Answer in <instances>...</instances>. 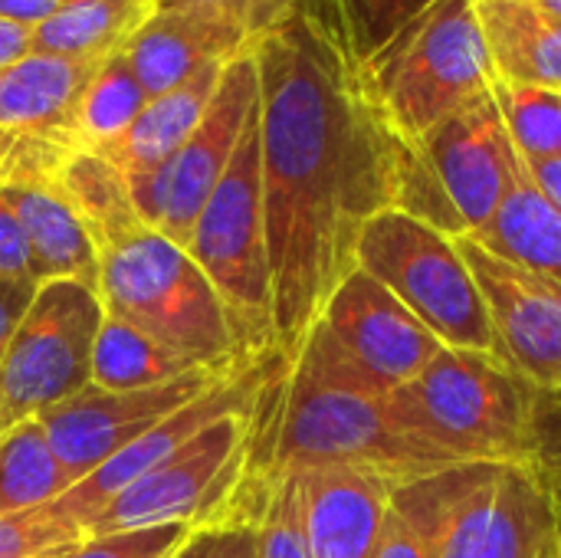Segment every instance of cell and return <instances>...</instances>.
<instances>
[{
    "label": "cell",
    "mask_w": 561,
    "mask_h": 558,
    "mask_svg": "<svg viewBox=\"0 0 561 558\" xmlns=\"http://www.w3.org/2000/svg\"><path fill=\"white\" fill-rule=\"evenodd\" d=\"M240 493L250 513L256 558H316L296 470L270 467L263 474H250L243 477Z\"/></svg>",
    "instance_id": "cell-26"
},
{
    "label": "cell",
    "mask_w": 561,
    "mask_h": 558,
    "mask_svg": "<svg viewBox=\"0 0 561 558\" xmlns=\"http://www.w3.org/2000/svg\"><path fill=\"white\" fill-rule=\"evenodd\" d=\"M273 424V454L266 470L362 467L408 483L460 467L404 434L388 408V395L348 382L316 378L299 368H289L283 378V401Z\"/></svg>",
    "instance_id": "cell-4"
},
{
    "label": "cell",
    "mask_w": 561,
    "mask_h": 558,
    "mask_svg": "<svg viewBox=\"0 0 561 558\" xmlns=\"http://www.w3.org/2000/svg\"><path fill=\"white\" fill-rule=\"evenodd\" d=\"M556 401H561V395H556Z\"/></svg>",
    "instance_id": "cell-45"
},
{
    "label": "cell",
    "mask_w": 561,
    "mask_h": 558,
    "mask_svg": "<svg viewBox=\"0 0 561 558\" xmlns=\"http://www.w3.org/2000/svg\"><path fill=\"white\" fill-rule=\"evenodd\" d=\"M79 543H82V533L62 520H53L49 513H43V506L0 516V558H33L49 549H69Z\"/></svg>",
    "instance_id": "cell-32"
},
{
    "label": "cell",
    "mask_w": 561,
    "mask_h": 558,
    "mask_svg": "<svg viewBox=\"0 0 561 558\" xmlns=\"http://www.w3.org/2000/svg\"><path fill=\"white\" fill-rule=\"evenodd\" d=\"M437 0H325L329 23L355 66H368L414 16Z\"/></svg>",
    "instance_id": "cell-30"
},
{
    "label": "cell",
    "mask_w": 561,
    "mask_h": 558,
    "mask_svg": "<svg viewBox=\"0 0 561 558\" xmlns=\"http://www.w3.org/2000/svg\"><path fill=\"white\" fill-rule=\"evenodd\" d=\"M33 293H36V283L0 276V358H3V352L10 345L20 319L26 316V309L33 303Z\"/></svg>",
    "instance_id": "cell-36"
},
{
    "label": "cell",
    "mask_w": 561,
    "mask_h": 558,
    "mask_svg": "<svg viewBox=\"0 0 561 558\" xmlns=\"http://www.w3.org/2000/svg\"><path fill=\"white\" fill-rule=\"evenodd\" d=\"M217 539H220V529H201L174 558H210L217 549Z\"/></svg>",
    "instance_id": "cell-41"
},
{
    "label": "cell",
    "mask_w": 561,
    "mask_h": 558,
    "mask_svg": "<svg viewBox=\"0 0 561 558\" xmlns=\"http://www.w3.org/2000/svg\"><path fill=\"white\" fill-rule=\"evenodd\" d=\"M0 276L7 280H26V283H36L33 276V260H30V247H26V237L10 210V204L3 201L0 194ZM39 286V283H36Z\"/></svg>",
    "instance_id": "cell-35"
},
{
    "label": "cell",
    "mask_w": 561,
    "mask_h": 558,
    "mask_svg": "<svg viewBox=\"0 0 561 558\" xmlns=\"http://www.w3.org/2000/svg\"><path fill=\"white\" fill-rule=\"evenodd\" d=\"M437 543L440 529L434 523L391 503V513L385 520L371 558H437Z\"/></svg>",
    "instance_id": "cell-33"
},
{
    "label": "cell",
    "mask_w": 561,
    "mask_h": 558,
    "mask_svg": "<svg viewBox=\"0 0 561 558\" xmlns=\"http://www.w3.org/2000/svg\"><path fill=\"white\" fill-rule=\"evenodd\" d=\"M539 7H546L549 13H556V16H561V0H536Z\"/></svg>",
    "instance_id": "cell-43"
},
{
    "label": "cell",
    "mask_w": 561,
    "mask_h": 558,
    "mask_svg": "<svg viewBox=\"0 0 561 558\" xmlns=\"http://www.w3.org/2000/svg\"><path fill=\"white\" fill-rule=\"evenodd\" d=\"M0 194L10 204L33 260L36 283L72 280L89 289L99 283L95 247L89 230L59 194L53 171L43 168H0Z\"/></svg>",
    "instance_id": "cell-20"
},
{
    "label": "cell",
    "mask_w": 561,
    "mask_h": 558,
    "mask_svg": "<svg viewBox=\"0 0 561 558\" xmlns=\"http://www.w3.org/2000/svg\"><path fill=\"white\" fill-rule=\"evenodd\" d=\"M260 401L243 414H230L217 421L168 464L125 487L85 526L82 536L89 539L122 529L171 526V523L194 526V529H220V533L230 526H243L237 523V490L250 474Z\"/></svg>",
    "instance_id": "cell-8"
},
{
    "label": "cell",
    "mask_w": 561,
    "mask_h": 558,
    "mask_svg": "<svg viewBox=\"0 0 561 558\" xmlns=\"http://www.w3.org/2000/svg\"><path fill=\"white\" fill-rule=\"evenodd\" d=\"M260 109V76L253 53L227 62L220 86L174 158L151 174L125 178L141 220L178 247H187L194 220L224 178L250 118Z\"/></svg>",
    "instance_id": "cell-10"
},
{
    "label": "cell",
    "mask_w": 561,
    "mask_h": 558,
    "mask_svg": "<svg viewBox=\"0 0 561 558\" xmlns=\"http://www.w3.org/2000/svg\"><path fill=\"white\" fill-rule=\"evenodd\" d=\"M503 82L561 89V16L536 0H473Z\"/></svg>",
    "instance_id": "cell-22"
},
{
    "label": "cell",
    "mask_w": 561,
    "mask_h": 558,
    "mask_svg": "<svg viewBox=\"0 0 561 558\" xmlns=\"http://www.w3.org/2000/svg\"><path fill=\"white\" fill-rule=\"evenodd\" d=\"M460 250L483 293L496 355L546 398L561 395V286L500 260L477 240L460 237Z\"/></svg>",
    "instance_id": "cell-15"
},
{
    "label": "cell",
    "mask_w": 561,
    "mask_h": 558,
    "mask_svg": "<svg viewBox=\"0 0 561 558\" xmlns=\"http://www.w3.org/2000/svg\"><path fill=\"white\" fill-rule=\"evenodd\" d=\"M95 289L72 280L39 283L0 358V437L89 385L102 326Z\"/></svg>",
    "instance_id": "cell-9"
},
{
    "label": "cell",
    "mask_w": 561,
    "mask_h": 558,
    "mask_svg": "<svg viewBox=\"0 0 561 558\" xmlns=\"http://www.w3.org/2000/svg\"><path fill=\"white\" fill-rule=\"evenodd\" d=\"M233 375L240 372L197 368L174 382L141 391H105L85 385L72 398L46 408L36 421L62 470L72 477V483H79L108 457H115L131 441L148 434L154 424H161L164 418H171L174 411H181L184 405H191L194 398L207 395Z\"/></svg>",
    "instance_id": "cell-11"
},
{
    "label": "cell",
    "mask_w": 561,
    "mask_h": 558,
    "mask_svg": "<svg viewBox=\"0 0 561 558\" xmlns=\"http://www.w3.org/2000/svg\"><path fill=\"white\" fill-rule=\"evenodd\" d=\"M533 184L552 201V207L561 214V155L559 158H546V161H523Z\"/></svg>",
    "instance_id": "cell-39"
},
{
    "label": "cell",
    "mask_w": 561,
    "mask_h": 558,
    "mask_svg": "<svg viewBox=\"0 0 561 558\" xmlns=\"http://www.w3.org/2000/svg\"><path fill=\"white\" fill-rule=\"evenodd\" d=\"M145 105L148 95L135 79L125 53L108 56L79 99L72 118V148H89V151L108 148L115 138H122L131 128V122L141 115Z\"/></svg>",
    "instance_id": "cell-28"
},
{
    "label": "cell",
    "mask_w": 561,
    "mask_h": 558,
    "mask_svg": "<svg viewBox=\"0 0 561 558\" xmlns=\"http://www.w3.org/2000/svg\"><path fill=\"white\" fill-rule=\"evenodd\" d=\"M33 53V26L0 20V72Z\"/></svg>",
    "instance_id": "cell-38"
},
{
    "label": "cell",
    "mask_w": 561,
    "mask_h": 558,
    "mask_svg": "<svg viewBox=\"0 0 561 558\" xmlns=\"http://www.w3.org/2000/svg\"><path fill=\"white\" fill-rule=\"evenodd\" d=\"M184 250L217 289L240 352L250 362H279L273 345V289L263 227L260 109L250 118L224 178L201 207Z\"/></svg>",
    "instance_id": "cell-6"
},
{
    "label": "cell",
    "mask_w": 561,
    "mask_h": 558,
    "mask_svg": "<svg viewBox=\"0 0 561 558\" xmlns=\"http://www.w3.org/2000/svg\"><path fill=\"white\" fill-rule=\"evenodd\" d=\"M95 296L105 316H115L178 358L207 372H243L250 362L240 352L230 316L184 247L148 227L141 217L99 237Z\"/></svg>",
    "instance_id": "cell-2"
},
{
    "label": "cell",
    "mask_w": 561,
    "mask_h": 558,
    "mask_svg": "<svg viewBox=\"0 0 561 558\" xmlns=\"http://www.w3.org/2000/svg\"><path fill=\"white\" fill-rule=\"evenodd\" d=\"M417 148L463 220L467 237L493 220L526 171L493 99V86L434 125Z\"/></svg>",
    "instance_id": "cell-14"
},
{
    "label": "cell",
    "mask_w": 561,
    "mask_h": 558,
    "mask_svg": "<svg viewBox=\"0 0 561 558\" xmlns=\"http://www.w3.org/2000/svg\"><path fill=\"white\" fill-rule=\"evenodd\" d=\"M69 487L72 477L56 460L39 421H26L0 437V516L39 510Z\"/></svg>",
    "instance_id": "cell-27"
},
{
    "label": "cell",
    "mask_w": 561,
    "mask_h": 558,
    "mask_svg": "<svg viewBox=\"0 0 561 558\" xmlns=\"http://www.w3.org/2000/svg\"><path fill=\"white\" fill-rule=\"evenodd\" d=\"M253 59L273 345L289 372L325 303L358 266L368 220L404 210L450 237L467 230L421 148L385 118L325 0H309L270 30Z\"/></svg>",
    "instance_id": "cell-1"
},
{
    "label": "cell",
    "mask_w": 561,
    "mask_h": 558,
    "mask_svg": "<svg viewBox=\"0 0 561 558\" xmlns=\"http://www.w3.org/2000/svg\"><path fill=\"white\" fill-rule=\"evenodd\" d=\"M559 533L546 464H500L444 526L437 558H556Z\"/></svg>",
    "instance_id": "cell-12"
},
{
    "label": "cell",
    "mask_w": 561,
    "mask_h": 558,
    "mask_svg": "<svg viewBox=\"0 0 561 558\" xmlns=\"http://www.w3.org/2000/svg\"><path fill=\"white\" fill-rule=\"evenodd\" d=\"M69 0H0V20L23 23V26H39L46 23L56 10H62Z\"/></svg>",
    "instance_id": "cell-37"
},
{
    "label": "cell",
    "mask_w": 561,
    "mask_h": 558,
    "mask_svg": "<svg viewBox=\"0 0 561 558\" xmlns=\"http://www.w3.org/2000/svg\"><path fill=\"white\" fill-rule=\"evenodd\" d=\"M154 13V0H69L33 30V53L108 59Z\"/></svg>",
    "instance_id": "cell-24"
},
{
    "label": "cell",
    "mask_w": 561,
    "mask_h": 558,
    "mask_svg": "<svg viewBox=\"0 0 561 558\" xmlns=\"http://www.w3.org/2000/svg\"><path fill=\"white\" fill-rule=\"evenodd\" d=\"M194 526H148V529H122V533H105V536H89L82 539L66 558H174L191 539Z\"/></svg>",
    "instance_id": "cell-31"
},
{
    "label": "cell",
    "mask_w": 561,
    "mask_h": 558,
    "mask_svg": "<svg viewBox=\"0 0 561 558\" xmlns=\"http://www.w3.org/2000/svg\"><path fill=\"white\" fill-rule=\"evenodd\" d=\"M355 263L388 286L447 349L496 355L490 312L460 237L404 210H385L362 230Z\"/></svg>",
    "instance_id": "cell-7"
},
{
    "label": "cell",
    "mask_w": 561,
    "mask_h": 558,
    "mask_svg": "<svg viewBox=\"0 0 561 558\" xmlns=\"http://www.w3.org/2000/svg\"><path fill=\"white\" fill-rule=\"evenodd\" d=\"M256 43L260 33L243 13L204 3L154 10L122 53L145 95L158 99L210 62H227L253 53Z\"/></svg>",
    "instance_id": "cell-17"
},
{
    "label": "cell",
    "mask_w": 561,
    "mask_h": 558,
    "mask_svg": "<svg viewBox=\"0 0 561 558\" xmlns=\"http://www.w3.org/2000/svg\"><path fill=\"white\" fill-rule=\"evenodd\" d=\"M542 398L496 355L444 345L388 395V408L404 434L450 464H542Z\"/></svg>",
    "instance_id": "cell-3"
},
{
    "label": "cell",
    "mask_w": 561,
    "mask_h": 558,
    "mask_svg": "<svg viewBox=\"0 0 561 558\" xmlns=\"http://www.w3.org/2000/svg\"><path fill=\"white\" fill-rule=\"evenodd\" d=\"M319 322L385 395L417 378L444 349L388 286L358 266L332 293Z\"/></svg>",
    "instance_id": "cell-16"
},
{
    "label": "cell",
    "mask_w": 561,
    "mask_h": 558,
    "mask_svg": "<svg viewBox=\"0 0 561 558\" xmlns=\"http://www.w3.org/2000/svg\"><path fill=\"white\" fill-rule=\"evenodd\" d=\"M210 558H256L253 526H230V529H224Z\"/></svg>",
    "instance_id": "cell-40"
},
{
    "label": "cell",
    "mask_w": 561,
    "mask_h": 558,
    "mask_svg": "<svg viewBox=\"0 0 561 558\" xmlns=\"http://www.w3.org/2000/svg\"><path fill=\"white\" fill-rule=\"evenodd\" d=\"M72 549H76V546H69V549H49V553H39V556L33 558H66Z\"/></svg>",
    "instance_id": "cell-42"
},
{
    "label": "cell",
    "mask_w": 561,
    "mask_h": 558,
    "mask_svg": "<svg viewBox=\"0 0 561 558\" xmlns=\"http://www.w3.org/2000/svg\"><path fill=\"white\" fill-rule=\"evenodd\" d=\"M227 62H210L191 79H184L181 86H174L171 92L148 99L141 115L131 122V128L99 155H105L125 178L161 171L204 118Z\"/></svg>",
    "instance_id": "cell-21"
},
{
    "label": "cell",
    "mask_w": 561,
    "mask_h": 558,
    "mask_svg": "<svg viewBox=\"0 0 561 558\" xmlns=\"http://www.w3.org/2000/svg\"><path fill=\"white\" fill-rule=\"evenodd\" d=\"M316 558H371L401 480L362 467L296 470Z\"/></svg>",
    "instance_id": "cell-19"
},
{
    "label": "cell",
    "mask_w": 561,
    "mask_h": 558,
    "mask_svg": "<svg viewBox=\"0 0 561 558\" xmlns=\"http://www.w3.org/2000/svg\"><path fill=\"white\" fill-rule=\"evenodd\" d=\"M187 372H197L135 326L102 316V326L95 332L92 345V368H89V385L105 388V391H141L154 388L164 382H174Z\"/></svg>",
    "instance_id": "cell-25"
},
{
    "label": "cell",
    "mask_w": 561,
    "mask_h": 558,
    "mask_svg": "<svg viewBox=\"0 0 561 558\" xmlns=\"http://www.w3.org/2000/svg\"><path fill=\"white\" fill-rule=\"evenodd\" d=\"M204 3H217V7H230L237 13H243L253 30L260 33V39L276 30L279 23H286L296 10H302L309 0H154V10H178V7H204Z\"/></svg>",
    "instance_id": "cell-34"
},
{
    "label": "cell",
    "mask_w": 561,
    "mask_h": 558,
    "mask_svg": "<svg viewBox=\"0 0 561 558\" xmlns=\"http://www.w3.org/2000/svg\"><path fill=\"white\" fill-rule=\"evenodd\" d=\"M493 99L523 161L561 155V89L493 79Z\"/></svg>",
    "instance_id": "cell-29"
},
{
    "label": "cell",
    "mask_w": 561,
    "mask_h": 558,
    "mask_svg": "<svg viewBox=\"0 0 561 558\" xmlns=\"http://www.w3.org/2000/svg\"><path fill=\"white\" fill-rule=\"evenodd\" d=\"M556 558H561V533H559V549H556Z\"/></svg>",
    "instance_id": "cell-44"
},
{
    "label": "cell",
    "mask_w": 561,
    "mask_h": 558,
    "mask_svg": "<svg viewBox=\"0 0 561 558\" xmlns=\"http://www.w3.org/2000/svg\"><path fill=\"white\" fill-rule=\"evenodd\" d=\"M483 250L561 286V214L533 184L529 171L506 194L493 220L470 234Z\"/></svg>",
    "instance_id": "cell-23"
},
{
    "label": "cell",
    "mask_w": 561,
    "mask_h": 558,
    "mask_svg": "<svg viewBox=\"0 0 561 558\" xmlns=\"http://www.w3.org/2000/svg\"><path fill=\"white\" fill-rule=\"evenodd\" d=\"M266 365L270 362L253 365V368H247V372L220 382L207 395L194 398L191 405H184L181 411H174L171 418H164L161 424H154L148 434H141L138 441H131L125 451H118L115 457H108L102 467H95L85 480L72 483L59 500L46 503L43 513H49L53 520H62V523L76 526L79 533H85V526L125 487H131L135 480H141L151 470H158L161 464H168L174 454H181L191 441H197L217 421L256 408V401L263 398V391L270 385ZM273 365H279V362H273Z\"/></svg>",
    "instance_id": "cell-13"
},
{
    "label": "cell",
    "mask_w": 561,
    "mask_h": 558,
    "mask_svg": "<svg viewBox=\"0 0 561 558\" xmlns=\"http://www.w3.org/2000/svg\"><path fill=\"white\" fill-rule=\"evenodd\" d=\"M105 59L30 53L0 72V145L72 151L79 99Z\"/></svg>",
    "instance_id": "cell-18"
},
{
    "label": "cell",
    "mask_w": 561,
    "mask_h": 558,
    "mask_svg": "<svg viewBox=\"0 0 561 558\" xmlns=\"http://www.w3.org/2000/svg\"><path fill=\"white\" fill-rule=\"evenodd\" d=\"M362 72L385 118L411 145L496 79L473 0H437Z\"/></svg>",
    "instance_id": "cell-5"
}]
</instances>
